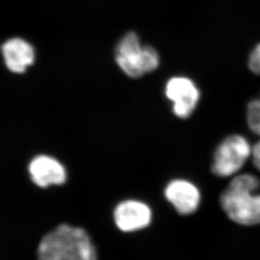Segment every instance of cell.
I'll list each match as a JSON object with an SVG mask.
<instances>
[{"label": "cell", "instance_id": "cell-12", "mask_svg": "<svg viewBox=\"0 0 260 260\" xmlns=\"http://www.w3.org/2000/svg\"><path fill=\"white\" fill-rule=\"evenodd\" d=\"M252 157L255 168L260 171V140L253 145L252 150Z\"/></svg>", "mask_w": 260, "mask_h": 260}, {"label": "cell", "instance_id": "cell-10", "mask_svg": "<svg viewBox=\"0 0 260 260\" xmlns=\"http://www.w3.org/2000/svg\"><path fill=\"white\" fill-rule=\"evenodd\" d=\"M247 121L249 128L260 136V99L251 101L248 103Z\"/></svg>", "mask_w": 260, "mask_h": 260}, {"label": "cell", "instance_id": "cell-4", "mask_svg": "<svg viewBox=\"0 0 260 260\" xmlns=\"http://www.w3.org/2000/svg\"><path fill=\"white\" fill-rule=\"evenodd\" d=\"M252 150L253 148L243 135H229L215 149L211 173L219 178L234 177L252 155Z\"/></svg>", "mask_w": 260, "mask_h": 260}, {"label": "cell", "instance_id": "cell-2", "mask_svg": "<svg viewBox=\"0 0 260 260\" xmlns=\"http://www.w3.org/2000/svg\"><path fill=\"white\" fill-rule=\"evenodd\" d=\"M38 260H98V252L86 231L62 224L41 241Z\"/></svg>", "mask_w": 260, "mask_h": 260}, {"label": "cell", "instance_id": "cell-6", "mask_svg": "<svg viewBox=\"0 0 260 260\" xmlns=\"http://www.w3.org/2000/svg\"><path fill=\"white\" fill-rule=\"evenodd\" d=\"M113 219L118 230L125 233H135L144 230L151 224L152 209L141 200H124L116 205Z\"/></svg>", "mask_w": 260, "mask_h": 260}, {"label": "cell", "instance_id": "cell-11", "mask_svg": "<svg viewBox=\"0 0 260 260\" xmlns=\"http://www.w3.org/2000/svg\"><path fill=\"white\" fill-rule=\"evenodd\" d=\"M248 68L256 75H260V43L253 48L249 55Z\"/></svg>", "mask_w": 260, "mask_h": 260}, {"label": "cell", "instance_id": "cell-3", "mask_svg": "<svg viewBox=\"0 0 260 260\" xmlns=\"http://www.w3.org/2000/svg\"><path fill=\"white\" fill-rule=\"evenodd\" d=\"M116 63L128 77L139 79L157 70L160 56L151 46L142 45L136 33L129 31L121 38L114 53Z\"/></svg>", "mask_w": 260, "mask_h": 260}, {"label": "cell", "instance_id": "cell-1", "mask_svg": "<svg viewBox=\"0 0 260 260\" xmlns=\"http://www.w3.org/2000/svg\"><path fill=\"white\" fill-rule=\"evenodd\" d=\"M259 187L258 178L250 173L233 177L219 200L232 221L246 226L260 224Z\"/></svg>", "mask_w": 260, "mask_h": 260}, {"label": "cell", "instance_id": "cell-9", "mask_svg": "<svg viewBox=\"0 0 260 260\" xmlns=\"http://www.w3.org/2000/svg\"><path fill=\"white\" fill-rule=\"evenodd\" d=\"M2 53L5 64L14 73H24L35 60L32 46L20 38H13L3 45Z\"/></svg>", "mask_w": 260, "mask_h": 260}, {"label": "cell", "instance_id": "cell-7", "mask_svg": "<svg viewBox=\"0 0 260 260\" xmlns=\"http://www.w3.org/2000/svg\"><path fill=\"white\" fill-rule=\"evenodd\" d=\"M164 196L174 210L182 215H193L199 210L201 203L200 188L184 178L171 180L164 188Z\"/></svg>", "mask_w": 260, "mask_h": 260}, {"label": "cell", "instance_id": "cell-8", "mask_svg": "<svg viewBox=\"0 0 260 260\" xmlns=\"http://www.w3.org/2000/svg\"><path fill=\"white\" fill-rule=\"evenodd\" d=\"M29 173L34 183L41 188L63 184L67 173L59 161L48 155H39L30 161Z\"/></svg>", "mask_w": 260, "mask_h": 260}, {"label": "cell", "instance_id": "cell-5", "mask_svg": "<svg viewBox=\"0 0 260 260\" xmlns=\"http://www.w3.org/2000/svg\"><path fill=\"white\" fill-rule=\"evenodd\" d=\"M165 95L173 103V114L181 119H187L197 108L200 91L190 78L173 76L166 83Z\"/></svg>", "mask_w": 260, "mask_h": 260}]
</instances>
